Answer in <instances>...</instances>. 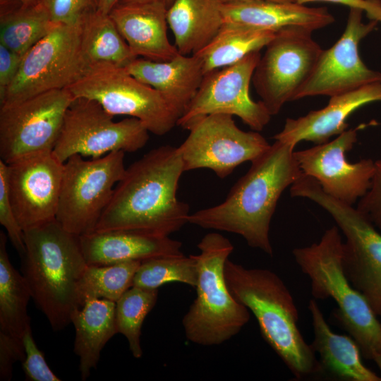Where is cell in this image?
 I'll return each instance as SVG.
<instances>
[{
    "mask_svg": "<svg viewBox=\"0 0 381 381\" xmlns=\"http://www.w3.org/2000/svg\"><path fill=\"white\" fill-rule=\"evenodd\" d=\"M0 223L20 257L25 253L24 231L16 217L9 194L8 164L0 159Z\"/></svg>",
    "mask_w": 381,
    "mask_h": 381,
    "instance_id": "35",
    "label": "cell"
},
{
    "mask_svg": "<svg viewBox=\"0 0 381 381\" xmlns=\"http://www.w3.org/2000/svg\"><path fill=\"white\" fill-rule=\"evenodd\" d=\"M187 130L188 137L177 147L184 171L210 169L220 179L238 165L259 158L271 145L258 131L240 129L229 114L207 115Z\"/></svg>",
    "mask_w": 381,
    "mask_h": 381,
    "instance_id": "14",
    "label": "cell"
},
{
    "mask_svg": "<svg viewBox=\"0 0 381 381\" xmlns=\"http://www.w3.org/2000/svg\"><path fill=\"white\" fill-rule=\"evenodd\" d=\"M54 24L81 25L97 10V0H40Z\"/></svg>",
    "mask_w": 381,
    "mask_h": 381,
    "instance_id": "34",
    "label": "cell"
},
{
    "mask_svg": "<svg viewBox=\"0 0 381 381\" xmlns=\"http://www.w3.org/2000/svg\"><path fill=\"white\" fill-rule=\"evenodd\" d=\"M374 102H381V83L330 97L325 107L297 119H286L283 129L273 138L295 145L303 140L315 145L325 143L347 130L346 121L353 112Z\"/></svg>",
    "mask_w": 381,
    "mask_h": 381,
    "instance_id": "19",
    "label": "cell"
},
{
    "mask_svg": "<svg viewBox=\"0 0 381 381\" xmlns=\"http://www.w3.org/2000/svg\"><path fill=\"white\" fill-rule=\"evenodd\" d=\"M113 117L94 100L74 99L52 152L64 163L75 155L95 159L114 151L133 152L146 145L149 131L142 121L131 117L116 122Z\"/></svg>",
    "mask_w": 381,
    "mask_h": 381,
    "instance_id": "12",
    "label": "cell"
},
{
    "mask_svg": "<svg viewBox=\"0 0 381 381\" xmlns=\"http://www.w3.org/2000/svg\"><path fill=\"white\" fill-rule=\"evenodd\" d=\"M158 289L133 286L116 302L115 319L117 333L127 339L133 356L143 355L140 344L141 328L147 315L156 304Z\"/></svg>",
    "mask_w": 381,
    "mask_h": 381,
    "instance_id": "32",
    "label": "cell"
},
{
    "mask_svg": "<svg viewBox=\"0 0 381 381\" xmlns=\"http://www.w3.org/2000/svg\"><path fill=\"white\" fill-rule=\"evenodd\" d=\"M260 57V51H255L232 65L205 74L195 96L177 125L187 130L204 116L224 114L236 116L252 130L261 131L272 116L263 103L253 101L249 93Z\"/></svg>",
    "mask_w": 381,
    "mask_h": 381,
    "instance_id": "15",
    "label": "cell"
},
{
    "mask_svg": "<svg viewBox=\"0 0 381 381\" xmlns=\"http://www.w3.org/2000/svg\"><path fill=\"white\" fill-rule=\"evenodd\" d=\"M7 237L0 232V332L23 340L31 326L28 304L32 298L23 274L12 265L6 250Z\"/></svg>",
    "mask_w": 381,
    "mask_h": 381,
    "instance_id": "29",
    "label": "cell"
},
{
    "mask_svg": "<svg viewBox=\"0 0 381 381\" xmlns=\"http://www.w3.org/2000/svg\"><path fill=\"white\" fill-rule=\"evenodd\" d=\"M290 194L312 200L333 218L345 236V274L381 317V232L357 208L329 195L315 179L305 174L291 186Z\"/></svg>",
    "mask_w": 381,
    "mask_h": 381,
    "instance_id": "7",
    "label": "cell"
},
{
    "mask_svg": "<svg viewBox=\"0 0 381 381\" xmlns=\"http://www.w3.org/2000/svg\"><path fill=\"white\" fill-rule=\"evenodd\" d=\"M23 6H31L37 4L40 0H16Z\"/></svg>",
    "mask_w": 381,
    "mask_h": 381,
    "instance_id": "45",
    "label": "cell"
},
{
    "mask_svg": "<svg viewBox=\"0 0 381 381\" xmlns=\"http://www.w3.org/2000/svg\"><path fill=\"white\" fill-rule=\"evenodd\" d=\"M167 9L157 1L119 4L109 15L136 57L166 61L179 54L167 36Z\"/></svg>",
    "mask_w": 381,
    "mask_h": 381,
    "instance_id": "20",
    "label": "cell"
},
{
    "mask_svg": "<svg viewBox=\"0 0 381 381\" xmlns=\"http://www.w3.org/2000/svg\"><path fill=\"white\" fill-rule=\"evenodd\" d=\"M313 32L299 26L284 28L265 46L252 82L272 116L294 100L323 50L313 40Z\"/></svg>",
    "mask_w": 381,
    "mask_h": 381,
    "instance_id": "11",
    "label": "cell"
},
{
    "mask_svg": "<svg viewBox=\"0 0 381 381\" xmlns=\"http://www.w3.org/2000/svg\"><path fill=\"white\" fill-rule=\"evenodd\" d=\"M123 151L86 160L80 155L64 163L56 220L80 236L93 232L126 171Z\"/></svg>",
    "mask_w": 381,
    "mask_h": 381,
    "instance_id": "8",
    "label": "cell"
},
{
    "mask_svg": "<svg viewBox=\"0 0 381 381\" xmlns=\"http://www.w3.org/2000/svg\"><path fill=\"white\" fill-rule=\"evenodd\" d=\"M295 145L279 140L251 163L222 203L189 215L188 223L242 236L248 245L272 256L270 227L284 190L303 174Z\"/></svg>",
    "mask_w": 381,
    "mask_h": 381,
    "instance_id": "2",
    "label": "cell"
},
{
    "mask_svg": "<svg viewBox=\"0 0 381 381\" xmlns=\"http://www.w3.org/2000/svg\"><path fill=\"white\" fill-rule=\"evenodd\" d=\"M81 25H56L23 56L0 106L53 90L66 89L88 72L80 41Z\"/></svg>",
    "mask_w": 381,
    "mask_h": 381,
    "instance_id": "9",
    "label": "cell"
},
{
    "mask_svg": "<svg viewBox=\"0 0 381 381\" xmlns=\"http://www.w3.org/2000/svg\"><path fill=\"white\" fill-rule=\"evenodd\" d=\"M363 13L358 8H350L343 34L333 46L322 50L294 100L318 95L332 97L381 83V73L369 68L359 56V42L378 23L374 20L363 22Z\"/></svg>",
    "mask_w": 381,
    "mask_h": 381,
    "instance_id": "16",
    "label": "cell"
},
{
    "mask_svg": "<svg viewBox=\"0 0 381 381\" xmlns=\"http://www.w3.org/2000/svg\"><path fill=\"white\" fill-rule=\"evenodd\" d=\"M125 69L157 90L179 118L195 96L204 77L201 62L194 54H179L166 61L137 58Z\"/></svg>",
    "mask_w": 381,
    "mask_h": 381,
    "instance_id": "21",
    "label": "cell"
},
{
    "mask_svg": "<svg viewBox=\"0 0 381 381\" xmlns=\"http://www.w3.org/2000/svg\"><path fill=\"white\" fill-rule=\"evenodd\" d=\"M222 3H230L236 1H256V0H220ZM265 1H272L278 2H296L295 0H265Z\"/></svg>",
    "mask_w": 381,
    "mask_h": 381,
    "instance_id": "44",
    "label": "cell"
},
{
    "mask_svg": "<svg viewBox=\"0 0 381 381\" xmlns=\"http://www.w3.org/2000/svg\"><path fill=\"white\" fill-rule=\"evenodd\" d=\"M22 274L35 305L54 331L71 322L80 308L77 286L87 264L79 236L55 219L24 231Z\"/></svg>",
    "mask_w": 381,
    "mask_h": 381,
    "instance_id": "4",
    "label": "cell"
},
{
    "mask_svg": "<svg viewBox=\"0 0 381 381\" xmlns=\"http://www.w3.org/2000/svg\"><path fill=\"white\" fill-rule=\"evenodd\" d=\"M81 48L88 71L100 68H125L137 59L109 15L96 11L80 28Z\"/></svg>",
    "mask_w": 381,
    "mask_h": 381,
    "instance_id": "27",
    "label": "cell"
},
{
    "mask_svg": "<svg viewBox=\"0 0 381 381\" xmlns=\"http://www.w3.org/2000/svg\"><path fill=\"white\" fill-rule=\"evenodd\" d=\"M308 309L314 335L311 346L319 356L322 374L340 380L381 381L380 376L363 364L356 341L350 335L332 330L315 299L310 300Z\"/></svg>",
    "mask_w": 381,
    "mask_h": 381,
    "instance_id": "24",
    "label": "cell"
},
{
    "mask_svg": "<svg viewBox=\"0 0 381 381\" xmlns=\"http://www.w3.org/2000/svg\"><path fill=\"white\" fill-rule=\"evenodd\" d=\"M22 58L23 56L0 44V98L16 75Z\"/></svg>",
    "mask_w": 381,
    "mask_h": 381,
    "instance_id": "39",
    "label": "cell"
},
{
    "mask_svg": "<svg viewBox=\"0 0 381 381\" xmlns=\"http://www.w3.org/2000/svg\"><path fill=\"white\" fill-rule=\"evenodd\" d=\"M184 172L177 147L153 149L126 169L94 231L168 237L188 223L189 206L176 196Z\"/></svg>",
    "mask_w": 381,
    "mask_h": 381,
    "instance_id": "1",
    "label": "cell"
},
{
    "mask_svg": "<svg viewBox=\"0 0 381 381\" xmlns=\"http://www.w3.org/2000/svg\"><path fill=\"white\" fill-rule=\"evenodd\" d=\"M87 265H108L126 261L183 255L182 243L168 237L129 231H93L79 236Z\"/></svg>",
    "mask_w": 381,
    "mask_h": 381,
    "instance_id": "22",
    "label": "cell"
},
{
    "mask_svg": "<svg viewBox=\"0 0 381 381\" xmlns=\"http://www.w3.org/2000/svg\"><path fill=\"white\" fill-rule=\"evenodd\" d=\"M121 0H97V11L102 14L109 15L112 9L120 3Z\"/></svg>",
    "mask_w": 381,
    "mask_h": 381,
    "instance_id": "41",
    "label": "cell"
},
{
    "mask_svg": "<svg viewBox=\"0 0 381 381\" xmlns=\"http://www.w3.org/2000/svg\"><path fill=\"white\" fill-rule=\"evenodd\" d=\"M275 32L224 23L214 38L195 54L200 61L204 75L232 65L272 40Z\"/></svg>",
    "mask_w": 381,
    "mask_h": 381,
    "instance_id": "28",
    "label": "cell"
},
{
    "mask_svg": "<svg viewBox=\"0 0 381 381\" xmlns=\"http://www.w3.org/2000/svg\"><path fill=\"white\" fill-rule=\"evenodd\" d=\"M153 1L164 3L169 8V7L172 4L174 0H121L119 4H138Z\"/></svg>",
    "mask_w": 381,
    "mask_h": 381,
    "instance_id": "42",
    "label": "cell"
},
{
    "mask_svg": "<svg viewBox=\"0 0 381 381\" xmlns=\"http://www.w3.org/2000/svg\"><path fill=\"white\" fill-rule=\"evenodd\" d=\"M115 309L114 301L93 299L85 303L72 316L75 332L74 352L80 359L82 380L88 378L97 365L102 349L117 334Z\"/></svg>",
    "mask_w": 381,
    "mask_h": 381,
    "instance_id": "26",
    "label": "cell"
},
{
    "mask_svg": "<svg viewBox=\"0 0 381 381\" xmlns=\"http://www.w3.org/2000/svg\"><path fill=\"white\" fill-rule=\"evenodd\" d=\"M228 289L255 315L266 342L298 380L322 374L311 344L299 330L294 299L274 272L246 268L229 259L224 267Z\"/></svg>",
    "mask_w": 381,
    "mask_h": 381,
    "instance_id": "3",
    "label": "cell"
},
{
    "mask_svg": "<svg viewBox=\"0 0 381 381\" xmlns=\"http://www.w3.org/2000/svg\"><path fill=\"white\" fill-rule=\"evenodd\" d=\"M64 163L52 152L21 157L8 164L9 194L23 231L56 219Z\"/></svg>",
    "mask_w": 381,
    "mask_h": 381,
    "instance_id": "18",
    "label": "cell"
},
{
    "mask_svg": "<svg viewBox=\"0 0 381 381\" xmlns=\"http://www.w3.org/2000/svg\"><path fill=\"white\" fill-rule=\"evenodd\" d=\"M39 4L1 11L0 44L23 56L56 25Z\"/></svg>",
    "mask_w": 381,
    "mask_h": 381,
    "instance_id": "30",
    "label": "cell"
},
{
    "mask_svg": "<svg viewBox=\"0 0 381 381\" xmlns=\"http://www.w3.org/2000/svg\"><path fill=\"white\" fill-rule=\"evenodd\" d=\"M292 254L310 281L314 298L335 301L337 308L334 317L356 341L362 356L372 360L375 353H381V323L365 296L345 274L343 241L337 226L325 230L318 242L296 248Z\"/></svg>",
    "mask_w": 381,
    "mask_h": 381,
    "instance_id": "5",
    "label": "cell"
},
{
    "mask_svg": "<svg viewBox=\"0 0 381 381\" xmlns=\"http://www.w3.org/2000/svg\"><path fill=\"white\" fill-rule=\"evenodd\" d=\"M381 232V160L375 162V171L367 193L356 207Z\"/></svg>",
    "mask_w": 381,
    "mask_h": 381,
    "instance_id": "37",
    "label": "cell"
},
{
    "mask_svg": "<svg viewBox=\"0 0 381 381\" xmlns=\"http://www.w3.org/2000/svg\"><path fill=\"white\" fill-rule=\"evenodd\" d=\"M299 4L311 1H327L340 4L349 8H358L365 12L370 20L381 23V0H295Z\"/></svg>",
    "mask_w": 381,
    "mask_h": 381,
    "instance_id": "40",
    "label": "cell"
},
{
    "mask_svg": "<svg viewBox=\"0 0 381 381\" xmlns=\"http://www.w3.org/2000/svg\"><path fill=\"white\" fill-rule=\"evenodd\" d=\"M375 363V364L377 365L379 370H380V377H381V353H375L373 356V359H372Z\"/></svg>",
    "mask_w": 381,
    "mask_h": 381,
    "instance_id": "43",
    "label": "cell"
},
{
    "mask_svg": "<svg viewBox=\"0 0 381 381\" xmlns=\"http://www.w3.org/2000/svg\"><path fill=\"white\" fill-rule=\"evenodd\" d=\"M198 272L194 255L155 258L144 260L137 270L133 286L158 289L170 282L196 286Z\"/></svg>",
    "mask_w": 381,
    "mask_h": 381,
    "instance_id": "33",
    "label": "cell"
},
{
    "mask_svg": "<svg viewBox=\"0 0 381 381\" xmlns=\"http://www.w3.org/2000/svg\"><path fill=\"white\" fill-rule=\"evenodd\" d=\"M220 0H174L167 23L179 54L193 55L206 47L224 24Z\"/></svg>",
    "mask_w": 381,
    "mask_h": 381,
    "instance_id": "25",
    "label": "cell"
},
{
    "mask_svg": "<svg viewBox=\"0 0 381 381\" xmlns=\"http://www.w3.org/2000/svg\"><path fill=\"white\" fill-rule=\"evenodd\" d=\"M363 127L347 129L333 140L294 152L303 174L315 179L329 195L351 205L367 193L375 171V162L370 159L355 163L346 159Z\"/></svg>",
    "mask_w": 381,
    "mask_h": 381,
    "instance_id": "17",
    "label": "cell"
},
{
    "mask_svg": "<svg viewBox=\"0 0 381 381\" xmlns=\"http://www.w3.org/2000/svg\"><path fill=\"white\" fill-rule=\"evenodd\" d=\"M224 23L277 32L299 26L312 31L323 28L334 21L325 7H308L296 2L265 0L222 4Z\"/></svg>",
    "mask_w": 381,
    "mask_h": 381,
    "instance_id": "23",
    "label": "cell"
},
{
    "mask_svg": "<svg viewBox=\"0 0 381 381\" xmlns=\"http://www.w3.org/2000/svg\"><path fill=\"white\" fill-rule=\"evenodd\" d=\"M141 261L133 260L108 265H87L77 286L80 308L93 299L116 302L133 284Z\"/></svg>",
    "mask_w": 381,
    "mask_h": 381,
    "instance_id": "31",
    "label": "cell"
},
{
    "mask_svg": "<svg viewBox=\"0 0 381 381\" xmlns=\"http://www.w3.org/2000/svg\"><path fill=\"white\" fill-rule=\"evenodd\" d=\"M23 342L25 358L22 366L25 380L30 381H60L49 368L43 353L37 347L32 334L31 326L28 327L23 334Z\"/></svg>",
    "mask_w": 381,
    "mask_h": 381,
    "instance_id": "36",
    "label": "cell"
},
{
    "mask_svg": "<svg viewBox=\"0 0 381 381\" xmlns=\"http://www.w3.org/2000/svg\"><path fill=\"white\" fill-rule=\"evenodd\" d=\"M66 89L74 99L94 100L112 116L127 115L139 119L149 132L157 135L169 133L179 119L157 90L123 68L90 70Z\"/></svg>",
    "mask_w": 381,
    "mask_h": 381,
    "instance_id": "10",
    "label": "cell"
},
{
    "mask_svg": "<svg viewBox=\"0 0 381 381\" xmlns=\"http://www.w3.org/2000/svg\"><path fill=\"white\" fill-rule=\"evenodd\" d=\"M25 358L23 340L0 332V380H11L13 363Z\"/></svg>",
    "mask_w": 381,
    "mask_h": 381,
    "instance_id": "38",
    "label": "cell"
},
{
    "mask_svg": "<svg viewBox=\"0 0 381 381\" xmlns=\"http://www.w3.org/2000/svg\"><path fill=\"white\" fill-rule=\"evenodd\" d=\"M73 100L61 89L1 106L0 159L8 164L30 155L52 152Z\"/></svg>",
    "mask_w": 381,
    "mask_h": 381,
    "instance_id": "13",
    "label": "cell"
},
{
    "mask_svg": "<svg viewBox=\"0 0 381 381\" xmlns=\"http://www.w3.org/2000/svg\"><path fill=\"white\" fill-rule=\"evenodd\" d=\"M194 255L198 272L197 296L182 319L186 339L201 346L220 345L236 335L250 320L249 310L234 298L225 279L224 267L234 250L231 241L209 233Z\"/></svg>",
    "mask_w": 381,
    "mask_h": 381,
    "instance_id": "6",
    "label": "cell"
}]
</instances>
